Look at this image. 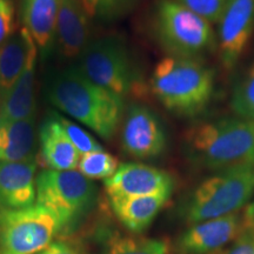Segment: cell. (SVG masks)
Segmentation results:
<instances>
[{"mask_svg":"<svg viewBox=\"0 0 254 254\" xmlns=\"http://www.w3.org/2000/svg\"><path fill=\"white\" fill-rule=\"evenodd\" d=\"M253 194L254 164L222 170L194 190L187 206V220L196 224L234 214Z\"/></svg>","mask_w":254,"mask_h":254,"instance_id":"cell-5","label":"cell"},{"mask_svg":"<svg viewBox=\"0 0 254 254\" xmlns=\"http://www.w3.org/2000/svg\"><path fill=\"white\" fill-rule=\"evenodd\" d=\"M14 6L12 0H0V46L13 34Z\"/></svg>","mask_w":254,"mask_h":254,"instance_id":"cell-27","label":"cell"},{"mask_svg":"<svg viewBox=\"0 0 254 254\" xmlns=\"http://www.w3.org/2000/svg\"><path fill=\"white\" fill-rule=\"evenodd\" d=\"M77 66L91 81L122 99L144 97L147 92L139 64L118 37L88 41Z\"/></svg>","mask_w":254,"mask_h":254,"instance_id":"cell-4","label":"cell"},{"mask_svg":"<svg viewBox=\"0 0 254 254\" xmlns=\"http://www.w3.org/2000/svg\"><path fill=\"white\" fill-rule=\"evenodd\" d=\"M39 139L41 157L50 170L71 171L78 168L80 153L69 141L55 114L43 123Z\"/></svg>","mask_w":254,"mask_h":254,"instance_id":"cell-16","label":"cell"},{"mask_svg":"<svg viewBox=\"0 0 254 254\" xmlns=\"http://www.w3.org/2000/svg\"><path fill=\"white\" fill-rule=\"evenodd\" d=\"M118 160L112 154L95 151L80 155L78 171L87 179H109L118 170Z\"/></svg>","mask_w":254,"mask_h":254,"instance_id":"cell-24","label":"cell"},{"mask_svg":"<svg viewBox=\"0 0 254 254\" xmlns=\"http://www.w3.org/2000/svg\"><path fill=\"white\" fill-rule=\"evenodd\" d=\"M55 116L64 129V132H65V134L67 135L69 141L77 148L80 155L95 151H103V147H101L99 142L95 140L94 136L91 135L81 126H79L77 123L60 116V114H55Z\"/></svg>","mask_w":254,"mask_h":254,"instance_id":"cell-25","label":"cell"},{"mask_svg":"<svg viewBox=\"0 0 254 254\" xmlns=\"http://www.w3.org/2000/svg\"><path fill=\"white\" fill-rule=\"evenodd\" d=\"M243 230L244 224L237 213L196 222L180 238L179 247L189 254L211 253L237 238Z\"/></svg>","mask_w":254,"mask_h":254,"instance_id":"cell-12","label":"cell"},{"mask_svg":"<svg viewBox=\"0 0 254 254\" xmlns=\"http://www.w3.org/2000/svg\"><path fill=\"white\" fill-rule=\"evenodd\" d=\"M34 141V119L0 122V163L33 159Z\"/></svg>","mask_w":254,"mask_h":254,"instance_id":"cell-19","label":"cell"},{"mask_svg":"<svg viewBox=\"0 0 254 254\" xmlns=\"http://www.w3.org/2000/svg\"><path fill=\"white\" fill-rule=\"evenodd\" d=\"M47 100L65 114L109 140L116 134L124 112V99L98 86L69 66L51 72L45 84Z\"/></svg>","mask_w":254,"mask_h":254,"instance_id":"cell-1","label":"cell"},{"mask_svg":"<svg viewBox=\"0 0 254 254\" xmlns=\"http://www.w3.org/2000/svg\"><path fill=\"white\" fill-rule=\"evenodd\" d=\"M244 227L254 230V201L247 206L245 215H244Z\"/></svg>","mask_w":254,"mask_h":254,"instance_id":"cell-30","label":"cell"},{"mask_svg":"<svg viewBox=\"0 0 254 254\" xmlns=\"http://www.w3.org/2000/svg\"><path fill=\"white\" fill-rule=\"evenodd\" d=\"M221 254H254V230L244 227L236 243Z\"/></svg>","mask_w":254,"mask_h":254,"instance_id":"cell-28","label":"cell"},{"mask_svg":"<svg viewBox=\"0 0 254 254\" xmlns=\"http://www.w3.org/2000/svg\"><path fill=\"white\" fill-rule=\"evenodd\" d=\"M171 195L155 194L110 198L113 212L120 222L132 232L146 230Z\"/></svg>","mask_w":254,"mask_h":254,"instance_id":"cell-18","label":"cell"},{"mask_svg":"<svg viewBox=\"0 0 254 254\" xmlns=\"http://www.w3.org/2000/svg\"><path fill=\"white\" fill-rule=\"evenodd\" d=\"M85 12L90 20H118L134 7L138 0H81Z\"/></svg>","mask_w":254,"mask_h":254,"instance_id":"cell-23","label":"cell"},{"mask_svg":"<svg viewBox=\"0 0 254 254\" xmlns=\"http://www.w3.org/2000/svg\"><path fill=\"white\" fill-rule=\"evenodd\" d=\"M37 204L58 219L60 230L71 226L90 211L97 187L77 170L43 171L36 179Z\"/></svg>","mask_w":254,"mask_h":254,"instance_id":"cell-7","label":"cell"},{"mask_svg":"<svg viewBox=\"0 0 254 254\" xmlns=\"http://www.w3.org/2000/svg\"><path fill=\"white\" fill-rule=\"evenodd\" d=\"M110 198L172 194L173 178L163 170L144 164L120 165L117 172L105 180Z\"/></svg>","mask_w":254,"mask_h":254,"instance_id":"cell-11","label":"cell"},{"mask_svg":"<svg viewBox=\"0 0 254 254\" xmlns=\"http://www.w3.org/2000/svg\"><path fill=\"white\" fill-rule=\"evenodd\" d=\"M60 230L58 219L39 204L0 209L1 254H37L47 249Z\"/></svg>","mask_w":254,"mask_h":254,"instance_id":"cell-8","label":"cell"},{"mask_svg":"<svg viewBox=\"0 0 254 254\" xmlns=\"http://www.w3.org/2000/svg\"><path fill=\"white\" fill-rule=\"evenodd\" d=\"M32 40L33 38L23 27L0 46V90L4 97L23 72Z\"/></svg>","mask_w":254,"mask_h":254,"instance_id":"cell-20","label":"cell"},{"mask_svg":"<svg viewBox=\"0 0 254 254\" xmlns=\"http://www.w3.org/2000/svg\"><path fill=\"white\" fill-rule=\"evenodd\" d=\"M38 47L32 40L25 67L20 77L5 94L0 110V122H20L34 119V71Z\"/></svg>","mask_w":254,"mask_h":254,"instance_id":"cell-15","label":"cell"},{"mask_svg":"<svg viewBox=\"0 0 254 254\" xmlns=\"http://www.w3.org/2000/svg\"><path fill=\"white\" fill-rule=\"evenodd\" d=\"M214 72L199 59L168 56L153 69L151 90L168 111L190 117L201 112L214 93Z\"/></svg>","mask_w":254,"mask_h":254,"instance_id":"cell-2","label":"cell"},{"mask_svg":"<svg viewBox=\"0 0 254 254\" xmlns=\"http://www.w3.org/2000/svg\"><path fill=\"white\" fill-rule=\"evenodd\" d=\"M190 157L212 170L254 164V122L222 118L190 127L185 134Z\"/></svg>","mask_w":254,"mask_h":254,"instance_id":"cell-3","label":"cell"},{"mask_svg":"<svg viewBox=\"0 0 254 254\" xmlns=\"http://www.w3.org/2000/svg\"><path fill=\"white\" fill-rule=\"evenodd\" d=\"M174 1L179 2L213 24L220 20L227 0H174Z\"/></svg>","mask_w":254,"mask_h":254,"instance_id":"cell-26","label":"cell"},{"mask_svg":"<svg viewBox=\"0 0 254 254\" xmlns=\"http://www.w3.org/2000/svg\"><path fill=\"white\" fill-rule=\"evenodd\" d=\"M231 106L239 118L254 122V62L234 85Z\"/></svg>","mask_w":254,"mask_h":254,"instance_id":"cell-21","label":"cell"},{"mask_svg":"<svg viewBox=\"0 0 254 254\" xmlns=\"http://www.w3.org/2000/svg\"><path fill=\"white\" fill-rule=\"evenodd\" d=\"M38 254H80L74 247L66 243H55Z\"/></svg>","mask_w":254,"mask_h":254,"instance_id":"cell-29","label":"cell"},{"mask_svg":"<svg viewBox=\"0 0 254 254\" xmlns=\"http://www.w3.org/2000/svg\"><path fill=\"white\" fill-rule=\"evenodd\" d=\"M2 101H4V93H2L1 90H0V110H1V106H2Z\"/></svg>","mask_w":254,"mask_h":254,"instance_id":"cell-31","label":"cell"},{"mask_svg":"<svg viewBox=\"0 0 254 254\" xmlns=\"http://www.w3.org/2000/svg\"><path fill=\"white\" fill-rule=\"evenodd\" d=\"M166 142V132L157 114L144 105H131L122 129L124 151L134 158L150 159L163 153Z\"/></svg>","mask_w":254,"mask_h":254,"instance_id":"cell-9","label":"cell"},{"mask_svg":"<svg viewBox=\"0 0 254 254\" xmlns=\"http://www.w3.org/2000/svg\"><path fill=\"white\" fill-rule=\"evenodd\" d=\"M36 168L34 158L0 163V209H20L36 204Z\"/></svg>","mask_w":254,"mask_h":254,"instance_id":"cell-13","label":"cell"},{"mask_svg":"<svg viewBox=\"0 0 254 254\" xmlns=\"http://www.w3.org/2000/svg\"><path fill=\"white\" fill-rule=\"evenodd\" d=\"M155 32L168 55L199 59L217 45L212 23L174 0H161L155 13Z\"/></svg>","mask_w":254,"mask_h":254,"instance_id":"cell-6","label":"cell"},{"mask_svg":"<svg viewBox=\"0 0 254 254\" xmlns=\"http://www.w3.org/2000/svg\"><path fill=\"white\" fill-rule=\"evenodd\" d=\"M90 21L81 0H62L56 36L64 57L74 58L80 56L88 44Z\"/></svg>","mask_w":254,"mask_h":254,"instance_id":"cell-14","label":"cell"},{"mask_svg":"<svg viewBox=\"0 0 254 254\" xmlns=\"http://www.w3.org/2000/svg\"><path fill=\"white\" fill-rule=\"evenodd\" d=\"M62 0H23L21 20L24 28L43 53H46L56 33Z\"/></svg>","mask_w":254,"mask_h":254,"instance_id":"cell-17","label":"cell"},{"mask_svg":"<svg viewBox=\"0 0 254 254\" xmlns=\"http://www.w3.org/2000/svg\"><path fill=\"white\" fill-rule=\"evenodd\" d=\"M218 24L219 55L225 68H232L245 52L252 38L254 0H227Z\"/></svg>","mask_w":254,"mask_h":254,"instance_id":"cell-10","label":"cell"},{"mask_svg":"<svg viewBox=\"0 0 254 254\" xmlns=\"http://www.w3.org/2000/svg\"><path fill=\"white\" fill-rule=\"evenodd\" d=\"M167 244L163 240L140 237H114L104 254H166Z\"/></svg>","mask_w":254,"mask_h":254,"instance_id":"cell-22","label":"cell"}]
</instances>
